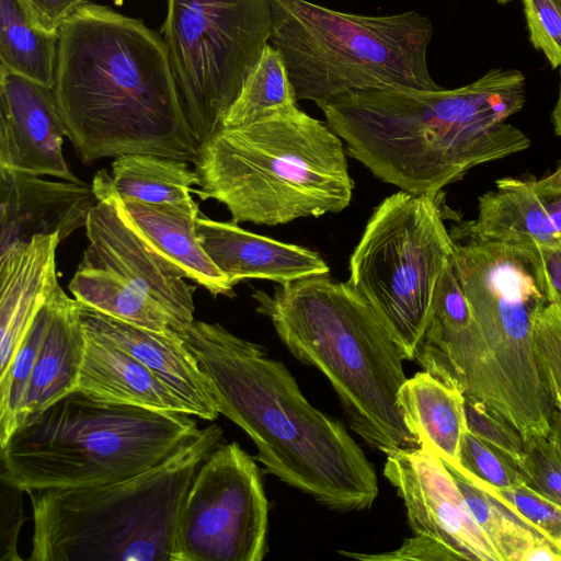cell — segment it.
<instances>
[{
	"label": "cell",
	"instance_id": "cell-1",
	"mask_svg": "<svg viewBox=\"0 0 561 561\" xmlns=\"http://www.w3.org/2000/svg\"><path fill=\"white\" fill-rule=\"evenodd\" d=\"M526 79L491 69L453 90H365L317 105L348 154L400 190L438 195L470 169L530 146L506 122L525 104Z\"/></svg>",
	"mask_w": 561,
	"mask_h": 561
},
{
	"label": "cell",
	"instance_id": "cell-2",
	"mask_svg": "<svg viewBox=\"0 0 561 561\" xmlns=\"http://www.w3.org/2000/svg\"><path fill=\"white\" fill-rule=\"evenodd\" d=\"M53 93L84 163L130 153L198 158L163 38L141 20L82 4L59 28Z\"/></svg>",
	"mask_w": 561,
	"mask_h": 561
},
{
	"label": "cell",
	"instance_id": "cell-3",
	"mask_svg": "<svg viewBox=\"0 0 561 561\" xmlns=\"http://www.w3.org/2000/svg\"><path fill=\"white\" fill-rule=\"evenodd\" d=\"M180 336L219 413L248 434L268 473L331 511L373 506L379 493L373 463L340 421L306 399L282 362L219 323L194 320Z\"/></svg>",
	"mask_w": 561,
	"mask_h": 561
},
{
	"label": "cell",
	"instance_id": "cell-4",
	"mask_svg": "<svg viewBox=\"0 0 561 561\" xmlns=\"http://www.w3.org/2000/svg\"><path fill=\"white\" fill-rule=\"evenodd\" d=\"M252 297L290 354L329 380L350 427L369 447L387 455L417 446L398 405L404 354L358 291L318 275Z\"/></svg>",
	"mask_w": 561,
	"mask_h": 561
},
{
	"label": "cell",
	"instance_id": "cell-5",
	"mask_svg": "<svg viewBox=\"0 0 561 561\" xmlns=\"http://www.w3.org/2000/svg\"><path fill=\"white\" fill-rule=\"evenodd\" d=\"M194 164L196 193L224 204L237 224L335 214L353 196L342 139L299 107L219 129Z\"/></svg>",
	"mask_w": 561,
	"mask_h": 561
},
{
	"label": "cell",
	"instance_id": "cell-6",
	"mask_svg": "<svg viewBox=\"0 0 561 561\" xmlns=\"http://www.w3.org/2000/svg\"><path fill=\"white\" fill-rule=\"evenodd\" d=\"M211 424L152 469L123 481L26 490L33 512L30 561H172L185 494L222 440Z\"/></svg>",
	"mask_w": 561,
	"mask_h": 561
},
{
	"label": "cell",
	"instance_id": "cell-7",
	"mask_svg": "<svg viewBox=\"0 0 561 561\" xmlns=\"http://www.w3.org/2000/svg\"><path fill=\"white\" fill-rule=\"evenodd\" d=\"M199 430L188 413L73 390L28 415L0 446V477L25 491L118 482L158 466Z\"/></svg>",
	"mask_w": 561,
	"mask_h": 561
},
{
	"label": "cell",
	"instance_id": "cell-8",
	"mask_svg": "<svg viewBox=\"0 0 561 561\" xmlns=\"http://www.w3.org/2000/svg\"><path fill=\"white\" fill-rule=\"evenodd\" d=\"M271 8L270 43L285 60L298 101L318 104L365 90L443 89L427 65L433 24L415 10L360 15L308 0H271Z\"/></svg>",
	"mask_w": 561,
	"mask_h": 561
},
{
	"label": "cell",
	"instance_id": "cell-9",
	"mask_svg": "<svg viewBox=\"0 0 561 561\" xmlns=\"http://www.w3.org/2000/svg\"><path fill=\"white\" fill-rule=\"evenodd\" d=\"M454 250L437 195L400 190L374 209L350 257L347 283L377 311L408 360Z\"/></svg>",
	"mask_w": 561,
	"mask_h": 561
},
{
	"label": "cell",
	"instance_id": "cell-10",
	"mask_svg": "<svg viewBox=\"0 0 561 561\" xmlns=\"http://www.w3.org/2000/svg\"><path fill=\"white\" fill-rule=\"evenodd\" d=\"M161 33L184 115L203 145L222 128L270 43L271 0H168Z\"/></svg>",
	"mask_w": 561,
	"mask_h": 561
},
{
	"label": "cell",
	"instance_id": "cell-11",
	"mask_svg": "<svg viewBox=\"0 0 561 561\" xmlns=\"http://www.w3.org/2000/svg\"><path fill=\"white\" fill-rule=\"evenodd\" d=\"M254 460L237 442L204 459L179 512L172 561L265 558L268 501Z\"/></svg>",
	"mask_w": 561,
	"mask_h": 561
},
{
	"label": "cell",
	"instance_id": "cell-12",
	"mask_svg": "<svg viewBox=\"0 0 561 561\" xmlns=\"http://www.w3.org/2000/svg\"><path fill=\"white\" fill-rule=\"evenodd\" d=\"M451 261L481 332L488 364L504 376L530 369L536 364L533 318L547 300L517 247L455 240Z\"/></svg>",
	"mask_w": 561,
	"mask_h": 561
},
{
	"label": "cell",
	"instance_id": "cell-13",
	"mask_svg": "<svg viewBox=\"0 0 561 561\" xmlns=\"http://www.w3.org/2000/svg\"><path fill=\"white\" fill-rule=\"evenodd\" d=\"M98 204L85 224L89 245L80 264L112 272L159 304L182 333L194 319V293L179 270L124 215L112 176L100 170L92 183Z\"/></svg>",
	"mask_w": 561,
	"mask_h": 561
},
{
	"label": "cell",
	"instance_id": "cell-14",
	"mask_svg": "<svg viewBox=\"0 0 561 561\" xmlns=\"http://www.w3.org/2000/svg\"><path fill=\"white\" fill-rule=\"evenodd\" d=\"M386 456L383 474L404 504L413 535L440 541L466 560L502 561L453 474L431 447H404Z\"/></svg>",
	"mask_w": 561,
	"mask_h": 561
},
{
	"label": "cell",
	"instance_id": "cell-15",
	"mask_svg": "<svg viewBox=\"0 0 561 561\" xmlns=\"http://www.w3.org/2000/svg\"><path fill=\"white\" fill-rule=\"evenodd\" d=\"M53 89L0 67V168L80 182L62 153Z\"/></svg>",
	"mask_w": 561,
	"mask_h": 561
},
{
	"label": "cell",
	"instance_id": "cell-16",
	"mask_svg": "<svg viewBox=\"0 0 561 561\" xmlns=\"http://www.w3.org/2000/svg\"><path fill=\"white\" fill-rule=\"evenodd\" d=\"M98 197L84 182L48 181L0 168V254L39 234L60 241L85 227Z\"/></svg>",
	"mask_w": 561,
	"mask_h": 561
},
{
	"label": "cell",
	"instance_id": "cell-17",
	"mask_svg": "<svg viewBox=\"0 0 561 561\" xmlns=\"http://www.w3.org/2000/svg\"><path fill=\"white\" fill-rule=\"evenodd\" d=\"M461 237L506 244H531L561 238V162L540 179L502 178L479 197L477 218Z\"/></svg>",
	"mask_w": 561,
	"mask_h": 561
},
{
	"label": "cell",
	"instance_id": "cell-18",
	"mask_svg": "<svg viewBox=\"0 0 561 561\" xmlns=\"http://www.w3.org/2000/svg\"><path fill=\"white\" fill-rule=\"evenodd\" d=\"M78 311L87 335L111 343L135 357L176 394L193 416L207 421L218 417L220 413L208 380L180 335L138 327L79 301Z\"/></svg>",
	"mask_w": 561,
	"mask_h": 561
},
{
	"label": "cell",
	"instance_id": "cell-19",
	"mask_svg": "<svg viewBox=\"0 0 561 561\" xmlns=\"http://www.w3.org/2000/svg\"><path fill=\"white\" fill-rule=\"evenodd\" d=\"M195 228L205 252L232 286L248 278L282 285L330 273L319 253L244 230L234 221L198 217Z\"/></svg>",
	"mask_w": 561,
	"mask_h": 561
},
{
	"label": "cell",
	"instance_id": "cell-20",
	"mask_svg": "<svg viewBox=\"0 0 561 561\" xmlns=\"http://www.w3.org/2000/svg\"><path fill=\"white\" fill-rule=\"evenodd\" d=\"M59 234H39L0 254V378L39 309L59 284L56 249Z\"/></svg>",
	"mask_w": 561,
	"mask_h": 561
},
{
	"label": "cell",
	"instance_id": "cell-21",
	"mask_svg": "<svg viewBox=\"0 0 561 561\" xmlns=\"http://www.w3.org/2000/svg\"><path fill=\"white\" fill-rule=\"evenodd\" d=\"M118 202L129 222L184 278L202 285L215 297L233 296V286L198 240V207L193 198L178 204H148L119 197Z\"/></svg>",
	"mask_w": 561,
	"mask_h": 561
},
{
	"label": "cell",
	"instance_id": "cell-22",
	"mask_svg": "<svg viewBox=\"0 0 561 561\" xmlns=\"http://www.w3.org/2000/svg\"><path fill=\"white\" fill-rule=\"evenodd\" d=\"M85 345L78 301L59 286L53 296L49 323L19 409L18 426L28 415L77 389Z\"/></svg>",
	"mask_w": 561,
	"mask_h": 561
},
{
	"label": "cell",
	"instance_id": "cell-23",
	"mask_svg": "<svg viewBox=\"0 0 561 561\" xmlns=\"http://www.w3.org/2000/svg\"><path fill=\"white\" fill-rule=\"evenodd\" d=\"M76 390L102 402L191 414L176 394L135 357L89 335Z\"/></svg>",
	"mask_w": 561,
	"mask_h": 561
},
{
	"label": "cell",
	"instance_id": "cell-24",
	"mask_svg": "<svg viewBox=\"0 0 561 561\" xmlns=\"http://www.w3.org/2000/svg\"><path fill=\"white\" fill-rule=\"evenodd\" d=\"M398 405L417 445H427L453 467L460 466L468 427L465 396L458 389L425 370L419 371L401 386Z\"/></svg>",
	"mask_w": 561,
	"mask_h": 561
},
{
	"label": "cell",
	"instance_id": "cell-25",
	"mask_svg": "<svg viewBox=\"0 0 561 561\" xmlns=\"http://www.w3.org/2000/svg\"><path fill=\"white\" fill-rule=\"evenodd\" d=\"M69 290L79 302L111 317L163 334H182L159 304L104 268L79 264Z\"/></svg>",
	"mask_w": 561,
	"mask_h": 561
},
{
	"label": "cell",
	"instance_id": "cell-26",
	"mask_svg": "<svg viewBox=\"0 0 561 561\" xmlns=\"http://www.w3.org/2000/svg\"><path fill=\"white\" fill-rule=\"evenodd\" d=\"M58 42L59 32L43 28L22 0H0V67L53 89Z\"/></svg>",
	"mask_w": 561,
	"mask_h": 561
},
{
	"label": "cell",
	"instance_id": "cell-27",
	"mask_svg": "<svg viewBox=\"0 0 561 561\" xmlns=\"http://www.w3.org/2000/svg\"><path fill=\"white\" fill-rule=\"evenodd\" d=\"M112 183L121 199L148 204H178L190 201L198 175L187 161L150 153L116 157Z\"/></svg>",
	"mask_w": 561,
	"mask_h": 561
},
{
	"label": "cell",
	"instance_id": "cell-28",
	"mask_svg": "<svg viewBox=\"0 0 561 561\" xmlns=\"http://www.w3.org/2000/svg\"><path fill=\"white\" fill-rule=\"evenodd\" d=\"M297 98L279 50L268 43L227 112L222 128L242 126L297 106Z\"/></svg>",
	"mask_w": 561,
	"mask_h": 561
},
{
	"label": "cell",
	"instance_id": "cell-29",
	"mask_svg": "<svg viewBox=\"0 0 561 561\" xmlns=\"http://www.w3.org/2000/svg\"><path fill=\"white\" fill-rule=\"evenodd\" d=\"M444 463L453 474L476 522L491 539L502 561H520L523 553L541 536L517 520L459 469Z\"/></svg>",
	"mask_w": 561,
	"mask_h": 561
},
{
	"label": "cell",
	"instance_id": "cell-30",
	"mask_svg": "<svg viewBox=\"0 0 561 561\" xmlns=\"http://www.w3.org/2000/svg\"><path fill=\"white\" fill-rule=\"evenodd\" d=\"M53 296L35 316L7 374L0 378V446L18 426L19 409L49 323Z\"/></svg>",
	"mask_w": 561,
	"mask_h": 561
},
{
	"label": "cell",
	"instance_id": "cell-31",
	"mask_svg": "<svg viewBox=\"0 0 561 561\" xmlns=\"http://www.w3.org/2000/svg\"><path fill=\"white\" fill-rule=\"evenodd\" d=\"M455 468L459 469L473 484L486 492L522 524L541 537L561 545V505L525 482L506 489H497L479 480L461 467Z\"/></svg>",
	"mask_w": 561,
	"mask_h": 561
},
{
	"label": "cell",
	"instance_id": "cell-32",
	"mask_svg": "<svg viewBox=\"0 0 561 561\" xmlns=\"http://www.w3.org/2000/svg\"><path fill=\"white\" fill-rule=\"evenodd\" d=\"M533 336L542 379L561 412V307L545 304L534 314Z\"/></svg>",
	"mask_w": 561,
	"mask_h": 561
},
{
	"label": "cell",
	"instance_id": "cell-33",
	"mask_svg": "<svg viewBox=\"0 0 561 561\" xmlns=\"http://www.w3.org/2000/svg\"><path fill=\"white\" fill-rule=\"evenodd\" d=\"M465 410L468 430L518 470L526 448L522 435L479 402L465 398Z\"/></svg>",
	"mask_w": 561,
	"mask_h": 561
},
{
	"label": "cell",
	"instance_id": "cell-34",
	"mask_svg": "<svg viewBox=\"0 0 561 561\" xmlns=\"http://www.w3.org/2000/svg\"><path fill=\"white\" fill-rule=\"evenodd\" d=\"M460 467L497 489H506L525 482L513 465L469 430L465 433L461 443Z\"/></svg>",
	"mask_w": 561,
	"mask_h": 561
},
{
	"label": "cell",
	"instance_id": "cell-35",
	"mask_svg": "<svg viewBox=\"0 0 561 561\" xmlns=\"http://www.w3.org/2000/svg\"><path fill=\"white\" fill-rule=\"evenodd\" d=\"M526 443L518 472L525 483L561 505V457L548 437H537Z\"/></svg>",
	"mask_w": 561,
	"mask_h": 561
},
{
	"label": "cell",
	"instance_id": "cell-36",
	"mask_svg": "<svg viewBox=\"0 0 561 561\" xmlns=\"http://www.w3.org/2000/svg\"><path fill=\"white\" fill-rule=\"evenodd\" d=\"M529 38L553 68L561 67V10L552 0H523Z\"/></svg>",
	"mask_w": 561,
	"mask_h": 561
},
{
	"label": "cell",
	"instance_id": "cell-37",
	"mask_svg": "<svg viewBox=\"0 0 561 561\" xmlns=\"http://www.w3.org/2000/svg\"><path fill=\"white\" fill-rule=\"evenodd\" d=\"M516 245L548 304L561 307V238L557 241Z\"/></svg>",
	"mask_w": 561,
	"mask_h": 561
},
{
	"label": "cell",
	"instance_id": "cell-38",
	"mask_svg": "<svg viewBox=\"0 0 561 561\" xmlns=\"http://www.w3.org/2000/svg\"><path fill=\"white\" fill-rule=\"evenodd\" d=\"M25 490L0 477V561H21L18 539L25 520Z\"/></svg>",
	"mask_w": 561,
	"mask_h": 561
},
{
	"label": "cell",
	"instance_id": "cell-39",
	"mask_svg": "<svg viewBox=\"0 0 561 561\" xmlns=\"http://www.w3.org/2000/svg\"><path fill=\"white\" fill-rule=\"evenodd\" d=\"M341 554L362 561H457L466 560L459 552L435 539L413 535L407 538L400 548L383 553H359L340 551Z\"/></svg>",
	"mask_w": 561,
	"mask_h": 561
},
{
	"label": "cell",
	"instance_id": "cell-40",
	"mask_svg": "<svg viewBox=\"0 0 561 561\" xmlns=\"http://www.w3.org/2000/svg\"><path fill=\"white\" fill-rule=\"evenodd\" d=\"M33 19L45 30L58 33L62 23L87 0H22Z\"/></svg>",
	"mask_w": 561,
	"mask_h": 561
},
{
	"label": "cell",
	"instance_id": "cell-41",
	"mask_svg": "<svg viewBox=\"0 0 561 561\" xmlns=\"http://www.w3.org/2000/svg\"><path fill=\"white\" fill-rule=\"evenodd\" d=\"M548 439L561 457V412L554 411Z\"/></svg>",
	"mask_w": 561,
	"mask_h": 561
},
{
	"label": "cell",
	"instance_id": "cell-42",
	"mask_svg": "<svg viewBox=\"0 0 561 561\" xmlns=\"http://www.w3.org/2000/svg\"><path fill=\"white\" fill-rule=\"evenodd\" d=\"M560 78H561V70H560ZM551 119H552L556 135L561 138V83H560V89H559V96H558L556 106L551 114Z\"/></svg>",
	"mask_w": 561,
	"mask_h": 561
},
{
	"label": "cell",
	"instance_id": "cell-43",
	"mask_svg": "<svg viewBox=\"0 0 561 561\" xmlns=\"http://www.w3.org/2000/svg\"><path fill=\"white\" fill-rule=\"evenodd\" d=\"M558 7L559 9L561 10V0H552Z\"/></svg>",
	"mask_w": 561,
	"mask_h": 561
},
{
	"label": "cell",
	"instance_id": "cell-44",
	"mask_svg": "<svg viewBox=\"0 0 561 561\" xmlns=\"http://www.w3.org/2000/svg\"><path fill=\"white\" fill-rule=\"evenodd\" d=\"M500 3L504 4V3H507V2H511L513 0H497Z\"/></svg>",
	"mask_w": 561,
	"mask_h": 561
}]
</instances>
